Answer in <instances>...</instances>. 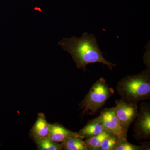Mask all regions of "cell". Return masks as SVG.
<instances>
[{"label":"cell","instance_id":"277c9868","mask_svg":"<svg viewBox=\"0 0 150 150\" xmlns=\"http://www.w3.org/2000/svg\"><path fill=\"white\" fill-rule=\"evenodd\" d=\"M135 139L146 140L150 138V105L143 102L140 105L138 115L134 121Z\"/></svg>","mask_w":150,"mask_h":150},{"label":"cell","instance_id":"ba28073f","mask_svg":"<svg viewBox=\"0 0 150 150\" xmlns=\"http://www.w3.org/2000/svg\"><path fill=\"white\" fill-rule=\"evenodd\" d=\"M50 124L46 120L43 113H38L36 121L32 126L30 135L32 139L48 138L50 133Z\"/></svg>","mask_w":150,"mask_h":150},{"label":"cell","instance_id":"9a60e30c","mask_svg":"<svg viewBox=\"0 0 150 150\" xmlns=\"http://www.w3.org/2000/svg\"><path fill=\"white\" fill-rule=\"evenodd\" d=\"M142 150H149L150 149V143L148 142H144L142 144Z\"/></svg>","mask_w":150,"mask_h":150},{"label":"cell","instance_id":"9c48e42d","mask_svg":"<svg viewBox=\"0 0 150 150\" xmlns=\"http://www.w3.org/2000/svg\"><path fill=\"white\" fill-rule=\"evenodd\" d=\"M104 131L101 118L99 115L96 118L89 120L77 133L83 139L99 135Z\"/></svg>","mask_w":150,"mask_h":150},{"label":"cell","instance_id":"6da1fadb","mask_svg":"<svg viewBox=\"0 0 150 150\" xmlns=\"http://www.w3.org/2000/svg\"><path fill=\"white\" fill-rule=\"evenodd\" d=\"M58 44L71 54L78 69L86 71L87 65L96 63L106 65L111 70L116 67L103 57L96 37L93 34L85 32L80 38L73 36L63 38Z\"/></svg>","mask_w":150,"mask_h":150},{"label":"cell","instance_id":"7a4b0ae2","mask_svg":"<svg viewBox=\"0 0 150 150\" xmlns=\"http://www.w3.org/2000/svg\"><path fill=\"white\" fill-rule=\"evenodd\" d=\"M116 91L121 99L137 103L150 98V68L118 81Z\"/></svg>","mask_w":150,"mask_h":150},{"label":"cell","instance_id":"3957f363","mask_svg":"<svg viewBox=\"0 0 150 150\" xmlns=\"http://www.w3.org/2000/svg\"><path fill=\"white\" fill-rule=\"evenodd\" d=\"M114 92L113 89L106 83L104 78H100L92 85L88 92L79 104L82 109L83 114L87 112L91 115L96 113L104 106Z\"/></svg>","mask_w":150,"mask_h":150},{"label":"cell","instance_id":"5b68a950","mask_svg":"<svg viewBox=\"0 0 150 150\" xmlns=\"http://www.w3.org/2000/svg\"><path fill=\"white\" fill-rule=\"evenodd\" d=\"M139 112L137 103L128 102L122 99L115 101L114 112L121 126L128 131L129 127L137 118Z\"/></svg>","mask_w":150,"mask_h":150},{"label":"cell","instance_id":"8992f818","mask_svg":"<svg viewBox=\"0 0 150 150\" xmlns=\"http://www.w3.org/2000/svg\"><path fill=\"white\" fill-rule=\"evenodd\" d=\"M99 115L104 130L115 135L118 139H127L128 131L122 127L115 116L114 107L105 108Z\"/></svg>","mask_w":150,"mask_h":150},{"label":"cell","instance_id":"52a82bcc","mask_svg":"<svg viewBox=\"0 0 150 150\" xmlns=\"http://www.w3.org/2000/svg\"><path fill=\"white\" fill-rule=\"evenodd\" d=\"M75 137L81 138L77 132L70 131L62 124L58 123L50 124L48 138L53 142L62 143L67 139Z\"/></svg>","mask_w":150,"mask_h":150},{"label":"cell","instance_id":"4fadbf2b","mask_svg":"<svg viewBox=\"0 0 150 150\" xmlns=\"http://www.w3.org/2000/svg\"><path fill=\"white\" fill-rule=\"evenodd\" d=\"M118 140V137L110 134L103 140L98 150H115Z\"/></svg>","mask_w":150,"mask_h":150},{"label":"cell","instance_id":"7c38bea8","mask_svg":"<svg viewBox=\"0 0 150 150\" xmlns=\"http://www.w3.org/2000/svg\"><path fill=\"white\" fill-rule=\"evenodd\" d=\"M33 141L38 150H62L61 143H57L52 141L49 138L43 139L33 138Z\"/></svg>","mask_w":150,"mask_h":150},{"label":"cell","instance_id":"5bb4252c","mask_svg":"<svg viewBox=\"0 0 150 150\" xmlns=\"http://www.w3.org/2000/svg\"><path fill=\"white\" fill-rule=\"evenodd\" d=\"M115 150H143L142 146L133 144L127 139H118Z\"/></svg>","mask_w":150,"mask_h":150},{"label":"cell","instance_id":"30bf717a","mask_svg":"<svg viewBox=\"0 0 150 150\" xmlns=\"http://www.w3.org/2000/svg\"><path fill=\"white\" fill-rule=\"evenodd\" d=\"M62 150H88L83 139L79 137L67 139L61 143Z\"/></svg>","mask_w":150,"mask_h":150},{"label":"cell","instance_id":"8fae6325","mask_svg":"<svg viewBox=\"0 0 150 150\" xmlns=\"http://www.w3.org/2000/svg\"><path fill=\"white\" fill-rule=\"evenodd\" d=\"M110 134H112L105 130L99 135L86 139L84 141L88 150H99L103 140Z\"/></svg>","mask_w":150,"mask_h":150}]
</instances>
